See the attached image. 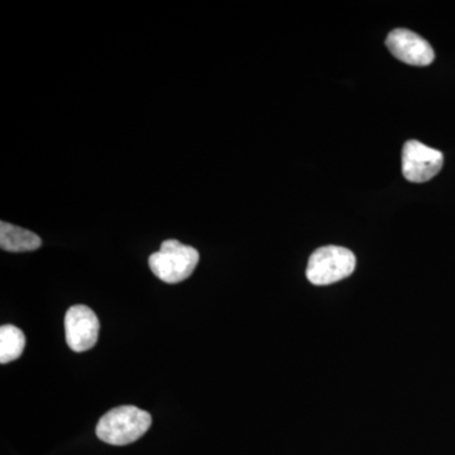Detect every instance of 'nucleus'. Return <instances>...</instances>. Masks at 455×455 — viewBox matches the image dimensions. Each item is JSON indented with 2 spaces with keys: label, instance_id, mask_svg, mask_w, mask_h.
Returning a JSON list of instances; mask_svg holds the SVG:
<instances>
[{
  "label": "nucleus",
  "instance_id": "5",
  "mask_svg": "<svg viewBox=\"0 0 455 455\" xmlns=\"http://www.w3.org/2000/svg\"><path fill=\"white\" fill-rule=\"evenodd\" d=\"M99 329L97 314L85 305H75L66 313V341L74 352L92 349L97 344Z\"/></svg>",
  "mask_w": 455,
  "mask_h": 455
},
{
  "label": "nucleus",
  "instance_id": "6",
  "mask_svg": "<svg viewBox=\"0 0 455 455\" xmlns=\"http://www.w3.org/2000/svg\"><path fill=\"white\" fill-rule=\"evenodd\" d=\"M388 51L400 61L411 66H429L435 59L433 47L418 33L397 28L386 38Z\"/></svg>",
  "mask_w": 455,
  "mask_h": 455
},
{
  "label": "nucleus",
  "instance_id": "7",
  "mask_svg": "<svg viewBox=\"0 0 455 455\" xmlns=\"http://www.w3.org/2000/svg\"><path fill=\"white\" fill-rule=\"evenodd\" d=\"M42 245L40 236L31 230L0 221V247L7 252H32Z\"/></svg>",
  "mask_w": 455,
  "mask_h": 455
},
{
  "label": "nucleus",
  "instance_id": "1",
  "mask_svg": "<svg viewBox=\"0 0 455 455\" xmlns=\"http://www.w3.org/2000/svg\"><path fill=\"white\" fill-rule=\"evenodd\" d=\"M152 425V416L136 406H119L108 411L97 427V436L107 444H132L142 438Z\"/></svg>",
  "mask_w": 455,
  "mask_h": 455
},
{
  "label": "nucleus",
  "instance_id": "3",
  "mask_svg": "<svg viewBox=\"0 0 455 455\" xmlns=\"http://www.w3.org/2000/svg\"><path fill=\"white\" fill-rule=\"evenodd\" d=\"M355 256L338 245L317 248L307 262V277L313 284L325 286L338 283L355 272Z\"/></svg>",
  "mask_w": 455,
  "mask_h": 455
},
{
  "label": "nucleus",
  "instance_id": "2",
  "mask_svg": "<svg viewBox=\"0 0 455 455\" xmlns=\"http://www.w3.org/2000/svg\"><path fill=\"white\" fill-rule=\"evenodd\" d=\"M199 259L196 248L176 239H167L158 252L149 256L148 265L155 276L164 283H179L193 275Z\"/></svg>",
  "mask_w": 455,
  "mask_h": 455
},
{
  "label": "nucleus",
  "instance_id": "4",
  "mask_svg": "<svg viewBox=\"0 0 455 455\" xmlns=\"http://www.w3.org/2000/svg\"><path fill=\"white\" fill-rule=\"evenodd\" d=\"M444 164L438 149L419 140H409L403 148V173L411 182H427L435 178Z\"/></svg>",
  "mask_w": 455,
  "mask_h": 455
},
{
  "label": "nucleus",
  "instance_id": "8",
  "mask_svg": "<svg viewBox=\"0 0 455 455\" xmlns=\"http://www.w3.org/2000/svg\"><path fill=\"white\" fill-rule=\"evenodd\" d=\"M26 337L20 329L14 325H3L0 328V363L16 361L23 355Z\"/></svg>",
  "mask_w": 455,
  "mask_h": 455
}]
</instances>
